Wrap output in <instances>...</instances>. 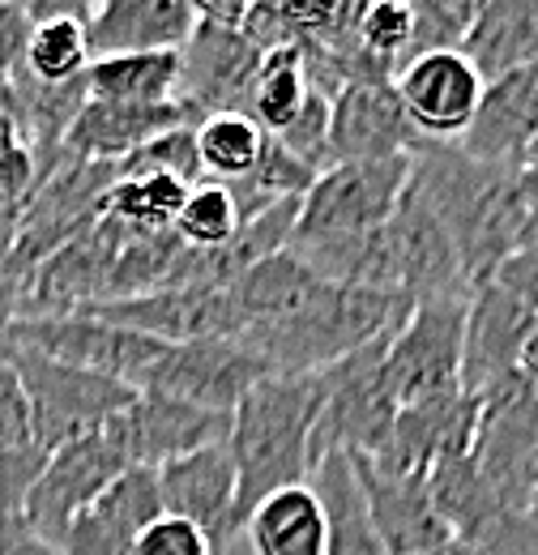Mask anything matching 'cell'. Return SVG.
I'll return each mask as SVG.
<instances>
[{"label":"cell","instance_id":"cell-1","mask_svg":"<svg viewBox=\"0 0 538 555\" xmlns=\"http://www.w3.org/2000/svg\"><path fill=\"white\" fill-rule=\"evenodd\" d=\"M410 184L453 235L466 286L491 282L517 253L530 218L522 171L491 167L458 141H419L410 154Z\"/></svg>","mask_w":538,"mask_h":555},{"label":"cell","instance_id":"cell-2","mask_svg":"<svg viewBox=\"0 0 538 555\" xmlns=\"http://www.w3.org/2000/svg\"><path fill=\"white\" fill-rule=\"evenodd\" d=\"M325 402L321 372L266 376L231 411L227 453L235 466V534L248 513L278 487L308 483L312 475V427Z\"/></svg>","mask_w":538,"mask_h":555},{"label":"cell","instance_id":"cell-3","mask_svg":"<svg viewBox=\"0 0 538 555\" xmlns=\"http://www.w3.org/2000/svg\"><path fill=\"white\" fill-rule=\"evenodd\" d=\"M410 312H414V299L402 291L325 282L291 317L269 321V325H253L240 338L266 359L273 376H299V372L330 367L350 350L394 338Z\"/></svg>","mask_w":538,"mask_h":555},{"label":"cell","instance_id":"cell-4","mask_svg":"<svg viewBox=\"0 0 538 555\" xmlns=\"http://www.w3.org/2000/svg\"><path fill=\"white\" fill-rule=\"evenodd\" d=\"M4 359L17 367L26 402H30V423H35V444L43 453L61 449L77 436L99 431L116 411H125L137 398L133 385L116 376H99L86 367H68L48 354L22 347H0Z\"/></svg>","mask_w":538,"mask_h":555},{"label":"cell","instance_id":"cell-5","mask_svg":"<svg viewBox=\"0 0 538 555\" xmlns=\"http://www.w3.org/2000/svg\"><path fill=\"white\" fill-rule=\"evenodd\" d=\"M466 299H471V291L419 299L414 312L406 317V325L389 338L381 372H385V385H389L398 411L462 393Z\"/></svg>","mask_w":538,"mask_h":555},{"label":"cell","instance_id":"cell-6","mask_svg":"<svg viewBox=\"0 0 538 555\" xmlns=\"http://www.w3.org/2000/svg\"><path fill=\"white\" fill-rule=\"evenodd\" d=\"M0 347L35 350L56 363L116 376V380L141 389L150 367L163 359L167 343L145 338L125 325H112V321H99L90 312H65V317H13L0 330Z\"/></svg>","mask_w":538,"mask_h":555},{"label":"cell","instance_id":"cell-7","mask_svg":"<svg viewBox=\"0 0 538 555\" xmlns=\"http://www.w3.org/2000/svg\"><path fill=\"white\" fill-rule=\"evenodd\" d=\"M385 347H389V338L363 350H350L337 363L321 367L325 402H321V415L312 427V466L325 453H376L389 440L398 402L381 372Z\"/></svg>","mask_w":538,"mask_h":555},{"label":"cell","instance_id":"cell-8","mask_svg":"<svg viewBox=\"0 0 538 555\" xmlns=\"http://www.w3.org/2000/svg\"><path fill=\"white\" fill-rule=\"evenodd\" d=\"M406 184H410V154L330 163L312 180V189L304 193L291 240H325V235L376 231V227H385L394 218Z\"/></svg>","mask_w":538,"mask_h":555},{"label":"cell","instance_id":"cell-9","mask_svg":"<svg viewBox=\"0 0 538 555\" xmlns=\"http://www.w3.org/2000/svg\"><path fill=\"white\" fill-rule=\"evenodd\" d=\"M471 457L500 500L530 508L538 487V385L526 372H513L478 393Z\"/></svg>","mask_w":538,"mask_h":555},{"label":"cell","instance_id":"cell-10","mask_svg":"<svg viewBox=\"0 0 538 555\" xmlns=\"http://www.w3.org/2000/svg\"><path fill=\"white\" fill-rule=\"evenodd\" d=\"M427 491L445 517L453 543L474 555H538V526L526 508H513L478 475L471 453L445 457L427 470Z\"/></svg>","mask_w":538,"mask_h":555},{"label":"cell","instance_id":"cell-11","mask_svg":"<svg viewBox=\"0 0 538 555\" xmlns=\"http://www.w3.org/2000/svg\"><path fill=\"white\" fill-rule=\"evenodd\" d=\"M125 457L116 453V444L107 440V431H90V436H77L61 449L48 453L39 479L26 491V504H22V521L48 539V543H65L73 517L94 504L103 495V487L116 483L125 475Z\"/></svg>","mask_w":538,"mask_h":555},{"label":"cell","instance_id":"cell-12","mask_svg":"<svg viewBox=\"0 0 538 555\" xmlns=\"http://www.w3.org/2000/svg\"><path fill=\"white\" fill-rule=\"evenodd\" d=\"M77 312H90L99 321L137 330L145 338H158L167 347L180 343H202V338H235L240 334V312L227 286L218 282H180V286H158L129 299H99Z\"/></svg>","mask_w":538,"mask_h":555},{"label":"cell","instance_id":"cell-13","mask_svg":"<svg viewBox=\"0 0 538 555\" xmlns=\"http://www.w3.org/2000/svg\"><path fill=\"white\" fill-rule=\"evenodd\" d=\"M266 376H273L269 363L235 334V338H202V343L167 347L141 389L171 393L180 402L231 415L240 398Z\"/></svg>","mask_w":538,"mask_h":555},{"label":"cell","instance_id":"cell-14","mask_svg":"<svg viewBox=\"0 0 538 555\" xmlns=\"http://www.w3.org/2000/svg\"><path fill=\"white\" fill-rule=\"evenodd\" d=\"M107 440L125 457V466H150L158 470L171 457H184L193 449L218 444L231 431V415L205 411L193 402H180L171 393L137 389V398L103 423Z\"/></svg>","mask_w":538,"mask_h":555},{"label":"cell","instance_id":"cell-15","mask_svg":"<svg viewBox=\"0 0 538 555\" xmlns=\"http://www.w3.org/2000/svg\"><path fill=\"white\" fill-rule=\"evenodd\" d=\"M394 90L423 141H462L483 103L487 77L462 48H427L394 73Z\"/></svg>","mask_w":538,"mask_h":555},{"label":"cell","instance_id":"cell-16","mask_svg":"<svg viewBox=\"0 0 538 555\" xmlns=\"http://www.w3.org/2000/svg\"><path fill=\"white\" fill-rule=\"evenodd\" d=\"M261 48L240 35V26L202 17L189 43L180 48V86L176 99L197 116L214 112H248V90L261 69Z\"/></svg>","mask_w":538,"mask_h":555},{"label":"cell","instance_id":"cell-17","mask_svg":"<svg viewBox=\"0 0 538 555\" xmlns=\"http://www.w3.org/2000/svg\"><path fill=\"white\" fill-rule=\"evenodd\" d=\"M419 141L394 77H355L330 94V163L414 154Z\"/></svg>","mask_w":538,"mask_h":555},{"label":"cell","instance_id":"cell-18","mask_svg":"<svg viewBox=\"0 0 538 555\" xmlns=\"http://www.w3.org/2000/svg\"><path fill=\"white\" fill-rule=\"evenodd\" d=\"M535 312L522 295L500 282H478L466 299V343H462V389L483 393L496 380L522 372V350Z\"/></svg>","mask_w":538,"mask_h":555},{"label":"cell","instance_id":"cell-19","mask_svg":"<svg viewBox=\"0 0 538 555\" xmlns=\"http://www.w3.org/2000/svg\"><path fill=\"white\" fill-rule=\"evenodd\" d=\"M154 479H158L163 513L184 517L197 530H205V539L214 543L218 555L227 552L231 539H240L235 534V466H231L227 440L163 462Z\"/></svg>","mask_w":538,"mask_h":555},{"label":"cell","instance_id":"cell-20","mask_svg":"<svg viewBox=\"0 0 538 555\" xmlns=\"http://www.w3.org/2000/svg\"><path fill=\"white\" fill-rule=\"evenodd\" d=\"M355 466V479L363 491V504L372 513L376 534L385 539V547L394 555H427L445 543H453L445 517L432 504V491L423 475H402V470H385L363 453H346Z\"/></svg>","mask_w":538,"mask_h":555},{"label":"cell","instance_id":"cell-21","mask_svg":"<svg viewBox=\"0 0 538 555\" xmlns=\"http://www.w3.org/2000/svg\"><path fill=\"white\" fill-rule=\"evenodd\" d=\"M385 240H389V253H394L398 291L410 295L414 304L419 299H436V295L471 291L466 278H462V261H458L453 235L445 231L436 209L414 193V184H406L394 218L385 222Z\"/></svg>","mask_w":538,"mask_h":555},{"label":"cell","instance_id":"cell-22","mask_svg":"<svg viewBox=\"0 0 538 555\" xmlns=\"http://www.w3.org/2000/svg\"><path fill=\"white\" fill-rule=\"evenodd\" d=\"M474 427H478V393H449V398H432L419 406H402L394 415V431L372 457L385 470H402V475H423L445 462V457H462L474 449Z\"/></svg>","mask_w":538,"mask_h":555},{"label":"cell","instance_id":"cell-23","mask_svg":"<svg viewBox=\"0 0 538 555\" xmlns=\"http://www.w3.org/2000/svg\"><path fill=\"white\" fill-rule=\"evenodd\" d=\"M458 145L491 167L526 171L530 150L538 145V73L522 65L487 81L483 103Z\"/></svg>","mask_w":538,"mask_h":555},{"label":"cell","instance_id":"cell-24","mask_svg":"<svg viewBox=\"0 0 538 555\" xmlns=\"http://www.w3.org/2000/svg\"><path fill=\"white\" fill-rule=\"evenodd\" d=\"M197 129L202 116L171 99V103H112V99H86V107L77 112V120L68 125L65 150L77 158H94V163H120L145 141H154L167 129Z\"/></svg>","mask_w":538,"mask_h":555},{"label":"cell","instance_id":"cell-25","mask_svg":"<svg viewBox=\"0 0 538 555\" xmlns=\"http://www.w3.org/2000/svg\"><path fill=\"white\" fill-rule=\"evenodd\" d=\"M163 517L158 479L150 466H129L116 483L103 487L94 504H86L65 534V555H133L137 534Z\"/></svg>","mask_w":538,"mask_h":555},{"label":"cell","instance_id":"cell-26","mask_svg":"<svg viewBox=\"0 0 538 555\" xmlns=\"http://www.w3.org/2000/svg\"><path fill=\"white\" fill-rule=\"evenodd\" d=\"M193 0H94L86 17L90 56L125 52H180L197 30Z\"/></svg>","mask_w":538,"mask_h":555},{"label":"cell","instance_id":"cell-27","mask_svg":"<svg viewBox=\"0 0 538 555\" xmlns=\"http://www.w3.org/2000/svg\"><path fill=\"white\" fill-rule=\"evenodd\" d=\"M308 487L325 508V555H394L372 526V513L363 504V491L346 453H325L312 466Z\"/></svg>","mask_w":538,"mask_h":555},{"label":"cell","instance_id":"cell-28","mask_svg":"<svg viewBox=\"0 0 538 555\" xmlns=\"http://www.w3.org/2000/svg\"><path fill=\"white\" fill-rule=\"evenodd\" d=\"M458 48L487 81L522 69L538 48V0H483Z\"/></svg>","mask_w":538,"mask_h":555},{"label":"cell","instance_id":"cell-29","mask_svg":"<svg viewBox=\"0 0 538 555\" xmlns=\"http://www.w3.org/2000/svg\"><path fill=\"white\" fill-rule=\"evenodd\" d=\"M253 555H325V508L308 483L278 487L244 521Z\"/></svg>","mask_w":538,"mask_h":555},{"label":"cell","instance_id":"cell-30","mask_svg":"<svg viewBox=\"0 0 538 555\" xmlns=\"http://www.w3.org/2000/svg\"><path fill=\"white\" fill-rule=\"evenodd\" d=\"M325 282L312 274L291 248L273 253L266 261H257L253 270L227 282L231 299H235V312H240V334L253 330V325H269V321H282L291 317L295 308H304Z\"/></svg>","mask_w":538,"mask_h":555},{"label":"cell","instance_id":"cell-31","mask_svg":"<svg viewBox=\"0 0 538 555\" xmlns=\"http://www.w3.org/2000/svg\"><path fill=\"white\" fill-rule=\"evenodd\" d=\"M180 86V52H125L86 65V94L112 103H171Z\"/></svg>","mask_w":538,"mask_h":555},{"label":"cell","instance_id":"cell-32","mask_svg":"<svg viewBox=\"0 0 538 555\" xmlns=\"http://www.w3.org/2000/svg\"><path fill=\"white\" fill-rule=\"evenodd\" d=\"M269 133L248 116V112H214L197 125V154H202L205 180H222V184H240L261 150Z\"/></svg>","mask_w":538,"mask_h":555},{"label":"cell","instance_id":"cell-33","mask_svg":"<svg viewBox=\"0 0 538 555\" xmlns=\"http://www.w3.org/2000/svg\"><path fill=\"white\" fill-rule=\"evenodd\" d=\"M308 90H312V81H308V65H304V48L299 43L266 52L261 69L253 77V90H248V116L273 138L295 120V112L308 99Z\"/></svg>","mask_w":538,"mask_h":555},{"label":"cell","instance_id":"cell-34","mask_svg":"<svg viewBox=\"0 0 538 555\" xmlns=\"http://www.w3.org/2000/svg\"><path fill=\"white\" fill-rule=\"evenodd\" d=\"M350 43L355 52L381 69L385 77L402 69L406 61L419 52V22H414V9L406 0H368L355 17V30H350Z\"/></svg>","mask_w":538,"mask_h":555},{"label":"cell","instance_id":"cell-35","mask_svg":"<svg viewBox=\"0 0 538 555\" xmlns=\"http://www.w3.org/2000/svg\"><path fill=\"white\" fill-rule=\"evenodd\" d=\"M184 197H189V184L176 176H120L103 193L99 214L125 222L129 231H171Z\"/></svg>","mask_w":538,"mask_h":555},{"label":"cell","instance_id":"cell-36","mask_svg":"<svg viewBox=\"0 0 538 555\" xmlns=\"http://www.w3.org/2000/svg\"><path fill=\"white\" fill-rule=\"evenodd\" d=\"M240 227H244L240 197L222 180H197V184H189V197H184V206H180L176 222H171L176 240L184 248H197V253L222 248Z\"/></svg>","mask_w":538,"mask_h":555},{"label":"cell","instance_id":"cell-37","mask_svg":"<svg viewBox=\"0 0 538 555\" xmlns=\"http://www.w3.org/2000/svg\"><path fill=\"white\" fill-rule=\"evenodd\" d=\"M90 43H86V22L77 17H52V22H35L30 30V48H26V73L35 81H77L86 77L90 65Z\"/></svg>","mask_w":538,"mask_h":555},{"label":"cell","instance_id":"cell-38","mask_svg":"<svg viewBox=\"0 0 538 555\" xmlns=\"http://www.w3.org/2000/svg\"><path fill=\"white\" fill-rule=\"evenodd\" d=\"M116 176H176L184 184L205 180L202 154H197V129L180 125V129L158 133L154 141H145L141 150H133L129 158H120Z\"/></svg>","mask_w":538,"mask_h":555},{"label":"cell","instance_id":"cell-39","mask_svg":"<svg viewBox=\"0 0 538 555\" xmlns=\"http://www.w3.org/2000/svg\"><path fill=\"white\" fill-rule=\"evenodd\" d=\"M278 145H286L295 158H304L308 167H317V171H325L330 167V94H321L317 86L308 90V99L299 103V112H295V120L282 129V133H273Z\"/></svg>","mask_w":538,"mask_h":555},{"label":"cell","instance_id":"cell-40","mask_svg":"<svg viewBox=\"0 0 538 555\" xmlns=\"http://www.w3.org/2000/svg\"><path fill=\"white\" fill-rule=\"evenodd\" d=\"M419 22V52L427 48H458L471 30L483 0H406Z\"/></svg>","mask_w":538,"mask_h":555},{"label":"cell","instance_id":"cell-41","mask_svg":"<svg viewBox=\"0 0 538 555\" xmlns=\"http://www.w3.org/2000/svg\"><path fill=\"white\" fill-rule=\"evenodd\" d=\"M35 444V423H30V402L22 389L17 367L0 350V453L30 449Z\"/></svg>","mask_w":538,"mask_h":555},{"label":"cell","instance_id":"cell-42","mask_svg":"<svg viewBox=\"0 0 538 555\" xmlns=\"http://www.w3.org/2000/svg\"><path fill=\"white\" fill-rule=\"evenodd\" d=\"M133 555H218L214 543L205 539V530H197L193 521L184 517H154L133 543Z\"/></svg>","mask_w":538,"mask_h":555},{"label":"cell","instance_id":"cell-43","mask_svg":"<svg viewBox=\"0 0 538 555\" xmlns=\"http://www.w3.org/2000/svg\"><path fill=\"white\" fill-rule=\"evenodd\" d=\"M48 453L39 444L30 449H13V453H0V521H13L22 517V504H26V491L39 479Z\"/></svg>","mask_w":538,"mask_h":555},{"label":"cell","instance_id":"cell-44","mask_svg":"<svg viewBox=\"0 0 538 555\" xmlns=\"http://www.w3.org/2000/svg\"><path fill=\"white\" fill-rule=\"evenodd\" d=\"M35 184H39V154L30 145L4 150L0 154V209L26 206Z\"/></svg>","mask_w":538,"mask_h":555},{"label":"cell","instance_id":"cell-45","mask_svg":"<svg viewBox=\"0 0 538 555\" xmlns=\"http://www.w3.org/2000/svg\"><path fill=\"white\" fill-rule=\"evenodd\" d=\"M30 30H35V22L13 0H0V81H13L17 73L26 69Z\"/></svg>","mask_w":538,"mask_h":555},{"label":"cell","instance_id":"cell-46","mask_svg":"<svg viewBox=\"0 0 538 555\" xmlns=\"http://www.w3.org/2000/svg\"><path fill=\"white\" fill-rule=\"evenodd\" d=\"M491 282H500V286H509L513 295H522L530 308H538V244H522Z\"/></svg>","mask_w":538,"mask_h":555},{"label":"cell","instance_id":"cell-47","mask_svg":"<svg viewBox=\"0 0 538 555\" xmlns=\"http://www.w3.org/2000/svg\"><path fill=\"white\" fill-rule=\"evenodd\" d=\"M0 555H65V547L39 539L22 517L0 521Z\"/></svg>","mask_w":538,"mask_h":555},{"label":"cell","instance_id":"cell-48","mask_svg":"<svg viewBox=\"0 0 538 555\" xmlns=\"http://www.w3.org/2000/svg\"><path fill=\"white\" fill-rule=\"evenodd\" d=\"M30 22H52V17H77V22H86L90 17V9H94V0H13Z\"/></svg>","mask_w":538,"mask_h":555},{"label":"cell","instance_id":"cell-49","mask_svg":"<svg viewBox=\"0 0 538 555\" xmlns=\"http://www.w3.org/2000/svg\"><path fill=\"white\" fill-rule=\"evenodd\" d=\"M253 0H193V9L209 17V22H227V26H240V17H244V9H248Z\"/></svg>","mask_w":538,"mask_h":555},{"label":"cell","instance_id":"cell-50","mask_svg":"<svg viewBox=\"0 0 538 555\" xmlns=\"http://www.w3.org/2000/svg\"><path fill=\"white\" fill-rule=\"evenodd\" d=\"M522 372L538 385V312H535V325H530V338H526V350H522Z\"/></svg>","mask_w":538,"mask_h":555},{"label":"cell","instance_id":"cell-51","mask_svg":"<svg viewBox=\"0 0 538 555\" xmlns=\"http://www.w3.org/2000/svg\"><path fill=\"white\" fill-rule=\"evenodd\" d=\"M13 321V282H0V330Z\"/></svg>","mask_w":538,"mask_h":555},{"label":"cell","instance_id":"cell-52","mask_svg":"<svg viewBox=\"0 0 538 555\" xmlns=\"http://www.w3.org/2000/svg\"><path fill=\"white\" fill-rule=\"evenodd\" d=\"M427 555H474V552L462 547V543H445V547H436V552H427Z\"/></svg>","mask_w":538,"mask_h":555},{"label":"cell","instance_id":"cell-53","mask_svg":"<svg viewBox=\"0 0 538 555\" xmlns=\"http://www.w3.org/2000/svg\"><path fill=\"white\" fill-rule=\"evenodd\" d=\"M530 517H535V526H538V487H535V495H530V508H526Z\"/></svg>","mask_w":538,"mask_h":555},{"label":"cell","instance_id":"cell-54","mask_svg":"<svg viewBox=\"0 0 538 555\" xmlns=\"http://www.w3.org/2000/svg\"><path fill=\"white\" fill-rule=\"evenodd\" d=\"M526 167H535V171H538V145L530 150V163H526Z\"/></svg>","mask_w":538,"mask_h":555}]
</instances>
